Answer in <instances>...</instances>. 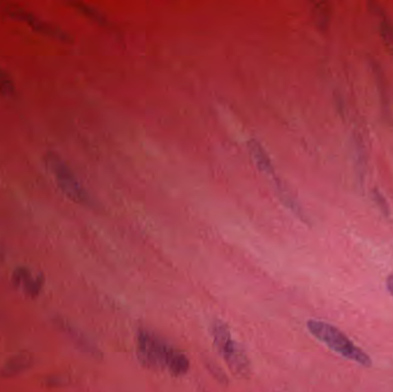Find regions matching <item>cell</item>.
Segmentation results:
<instances>
[{
  "mask_svg": "<svg viewBox=\"0 0 393 392\" xmlns=\"http://www.w3.org/2000/svg\"><path fill=\"white\" fill-rule=\"evenodd\" d=\"M136 350L139 362L148 369L168 371L172 376L178 377L185 375L190 368L184 353L144 328H141L136 336Z\"/></svg>",
  "mask_w": 393,
  "mask_h": 392,
  "instance_id": "1",
  "label": "cell"
},
{
  "mask_svg": "<svg viewBox=\"0 0 393 392\" xmlns=\"http://www.w3.org/2000/svg\"><path fill=\"white\" fill-rule=\"evenodd\" d=\"M209 331L216 350L221 355L231 373L242 380L250 379L252 373L251 362L242 345L231 335L227 323L216 318L211 323Z\"/></svg>",
  "mask_w": 393,
  "mask_h": 392,
  "instance_id": "2",
  "label": "cell"
},
{
  "mask_svg": "<svg viewBox=\"0 0 393 392\" xmlns=\"http://www.w3.org/2000/svg\"><path fill=\"white\" fill-rule=\"evenodd\" d=\"M44 162L57 186L68 199L84 206L91 207L95 205L93 196L90 195L74 170L58 153L47 152L44 155Z\"/></svg>",
  "mask_w": 393,
  "mask_h": 392,
  "instance_id": "3",
  "label": "cell"
},
{
  "mask_svg": "<svg viewBox=\"0 0 393 392\" xmlns=\"http://www.w3.org/2000/svg\"><path fill=\"white\" fill-rule=\"evenodd\" d=\"M307 329L317 340L326 344L334 352L365 367L372 366V358L335 326L319 320H310L307 322Z\"/></svg>",
  "mask_w": 393,
  "mask_h": 392,
  "instance_id": "4",
  "label": "cell"
},
{
  "mask_svg": "<svg viewBox=\"0 0 393 392\" xmlns=\"http://www.w3.org/2000/svg\"><path fill=\"white\" fill-rule=\"evenodd\" d=\"M0 10L6 13L7 16H10L13 19L19 20V21L25 22L29 27L38 31L40 34L47 35L53 40H58L65 43H71L73 40L71 35L59 27L53 22L47 21L43 19L42 16H37L36 13L27 10L25 7H21L16 4H5L0 7Z\"/></svg>",
  "mask_w": 393,
  "mask_h": 392,
  "instance_id": "5",
  "label": "cell"
},
{
  "mask_svg": "<svg viewBox=\"0 0 393 392\" xmlns=\"http://www.w3.org/2000/svg\"><path fill=\"white\" fill-rule=\"evenodd\" d=\"M52 323L60 333H64L71 343L74 344L76 349L80 350L81 352L86 353L91 358L98 359L102 357V352L95 346L93 340L86 336L83 331L78 329L74 323H71L68 319L62 315H53Z\"/></svg>",
  "mask_w": 393,
  "mask_h": 392,
  "instance_id": "6",
  "label": "cell"
},
{
  "mask_svg": "<svg viewBox=\"0 0 393 392\" xmlns=\"http://www.w3.org/2000/svg\"><path fill=\"white\" fill-rule=\"evenodd\" d=\"M12 283L14 287H20L25 296L35 299L43 290L44 278L43 275H35L28 267L20 266L13 272Z\"/></svg>",
  "mask_w": 393,
  "mask_h": 392,
  "instance_id": "7",
  "label": "cell"
},
{
  "mask_svg": "<svg viewBox=\"0 0 393 392\" xmlns=\"http://www.w3.org/2000/svg\"><path fill=\"white\" fill-rule=\"evenodd\" d=\"M35 364L34 355L29 352H19L11 355L0 367V377L13 379L28 372Z\"/></svg>",
  "mask_w": 393,
  "mask_h": 392,
  "instance_id": "8",
  "label": "cell"
},
{
  "mask_svg": "<svg viewBox=\"0 0 393 392\" xmlns=\"http://www.w3.org/2000/svg\"><path fill=\"white\" fill-rule=\"evenodd\" d=\"M275 190H276L277 196L280 198L281 203L291 212L293 215L297 216L303 222L307 223L310 221L308 215L305 212L304 208L299 204L298 199L293 195V192L290 190L289 186L283 182L280 177H276L273 179Z\"/></svg>",
  "mask_w": 393,
  "mask_h": 392,
  "instance_id": "9",
  "label": "cell"
},
{
  "mask_svg": "<svg viewBox=\"0 0 393 392\" xmlns=\"http://www.w3.org/2000/svg\"><path fill=\"white\" fill-rule=\"evenodd\" d=\"M247 146H249L251 157L253 158L254 164L257 165L259 170H262V173L266 174L267 177H271L273 179H275L277 177L275 165H274L271 155L262 143L259 142L258 139L251 138L247 143Z\"/></svg>",
  "mask_w": 393,
  "mask_h": 392,
  "instance_id": "10",
  "label": "cell"
},
{
  "mask_svg": "<svg viewBox=\"0 0 393 392\" xmlns=\"http://www.w3.org/2000/svg\"><path fill=\"white\" fill-rule=\"evenodd\" d=\"M368 6L369 11L374 13L377 18H380V34H381L387 49H390L393 54V22L387 16V13L384 12L383 7H381V5L369 1Z\"/></svg>",
  "mask_w": 393,
  "mask_h": 392,
  "instance_id": "11",
  "label": "cell"
},
{
  "mask_svg": "<svg viewBox=\"0 0 393 392\" xmlns=\"http://www.w3.org/2000/svg\"><path fill=\"white\" fill-rule=\"evenodd\" d=\"M373 73H374L375 80L377 83L378 90H380V96H381L382 106H383L385 115L391 118L390 102H389V97H387V84H385V76L383 74V69L377 61L372 60L370 61Z\"/></svg>",
  "mask_w": 393,
  "mask_h": 392,
  "instance_id": "12",
  "label": "cell"
},
{
  "mask_svg": "<svg viewBox=\"0 0 393 392\" xmlns=\"http://www.w3.org/2000/svg\"><path fill=\"white\" fill-rule=\"evenodd\" d=\"M313 18L319 30L326 31L330 25L332 20V8L330 5L326 1H319L314 3Z\"/></svg>",
  "mask_w": 393,
  "mask_h": 392,
  "instance_id": "13",
  "label": "cell"
},
{
  "mask_svg": "<svg viewBox=\"0 0 393 392\" xmlns=\"http://www.w3.org/2000/svg\"><path fill=\"white\" fill-rule=\"evenodd\" d=\"M71 6H74L76 10L83 13L84 16H89L90 19L95 20V21L98 22L100 25H107L106 16L100 11L95 8V7L90 6L88 4L84 3H71Z\"/></svg>",
  "mask_w": 393,
  "mask_h": 392,
  "instance_id": "14",
  "label": "cell"
},
{
  "mask_svg": "<svg viewBox=\"0 0 393 392\" xmlns=\"http://www.w3.org/2000/svg\"><path fill=\"white\" fill-rule=\"evenodd\" d=\"M0 93L4 96L13 97L16 95V84L8 73L0 66Z\"/></svg>",
  "mask_w": 393,
  "mask_h": 392,
  "instance_id": "15",
  "label": "cell"
},
{
  "mask_svg": "<svg viewBox=\"0 0 393 392\" xmlns=\"http://www.w3.org/2000/svg\"><path fill=\"white\" fill-rule=\"evenodd\" d=\"M373 198H374L375 204L377 205L382 213L385 216L390 215V206L387 204V199L382 195V192L380 190H377V189L373 190Z\"/></svg>",
  "mask_w": 393,
  "mask_h": 392,
  "instance_id": "16",
  "label": "cell"
},
{
  "mask_svg": "<svg viewBox=\"0 0 393 392\" xmlns=\"http://www.w3.org/2000/svg\"><path fill=\"white\" fill-rule=\"evenodd\" d=\"M44 386L47 388H59V386H65L67 384V379L59 374H52V375H47L44 377Z\"/></svg>",
  "mask_w": 393,
  "mask_h": 392,
  "instance_id": "17",
  "label": "cell"
},
{
  "mask_svg": "<svg viewBox=\"0 0 393 392\" xmlns=\"http://www.w3.org/2000/svg\"><path fill=\"white\" fill-rule=\"evenodd\" d=\"M387 287L391 296L393 297V274H391L390 276L387 278Z\"/></svg>",
  "mask_w": 393,
  "mask_h": 392,
  "instance_id": "18",
  "label": "cell"
}]
</instances>
